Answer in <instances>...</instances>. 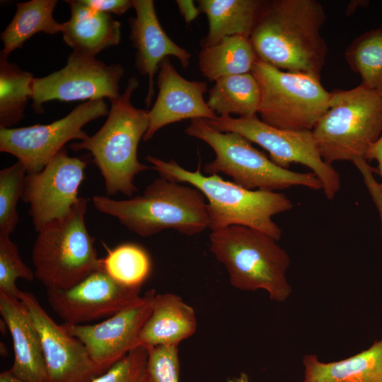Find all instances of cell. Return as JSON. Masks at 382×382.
<instances>
[{
  "instance_id": "obj_1",
  "label": "cell",
  "mask_w": 382,
  "mask_h": 382,
  "mask_svg": "<svg viewBox=\"0 0 382 382\" xmlns=\"http://www.w3.org/2000/svg\"><path fill=\"white\" fill-rule=\"evenodd\" d=\"M325 21L316 0L264 1L250 39L260 61L320 78L328 51L320 34Z\"/></svg>"
},
{
  "instance_id": "obj_2",
  "label": "cell",
  "mask_w": 382,
  "mask_h": 382,
  "mask_svg": "<svg viewBox=\"0 0 382 382\" xmlns=\"http://www.w3.org/2000/svg\"><path fill=\"white\" fill-rule=\"evenodd\" d=\"M146 160L160 177L187 183L203 194L208 201L209 228L212 231L238 225L261 231L277 241L280 239L282 231L272 216L293 208L291 200L286 195L248 190L224 180L219 175H205L199 166L195 171L186 170L174 159L164 161L149 155Z\"/></svg>"
},
{
  "instance_id": "obj_3",
  "label": "cell",
  "mask_w": 382,
  "mask_h": 382,
  "mask_svg": "<svg viewBox=\"0 0 382 382\" xmlns=\"http://www.w3.org/2000/svg\"><path fill=\"white\" fill-rule=\"evenodd\" d=\"M180 183L160 177L140 195L122 200L96 195L92 202L97 210L116 217L140 236L166 229L190 236L209 228L207 202L199 190Z\"/></svg>"
},
{
  "instance_id": "obj_4",
  "label": "cell",
  "mask_w": 382,
  "mask_h": 382,
  "mask_svg": "<svg viewBox=\"0 0 382 382\" xmlns=\"http://www.w3.org/2000/svg\"><path fill=\"white\" fill-rule=\"evenodd\" d=\"M138 86L137 78L131 77L123 93L110 101L107 120L100 129L68 146L73 151L87 150L91 154L104 179L108 197L118 192L132 197L137 191L135 176L150 168L137 157L139 141L149 127L147 111L131 103V96Z\"/></svg>"
},
{
  "instance_id": "obj_5",
  "label": "cell",
  "mask_w": 382,
  "mask_h": 382,
  "mask_svg": "<svg viewBox=\"0 0 382 382\" xmlns=\"http://www.w3.org/2000/svg\"><path fill=\"white\" fill-rule=\"evenodd\" d=\"M209 240V250L225 267L233 286L243 291L265 290L277 302L289 297L292 289L286 272L290 257L277 240L238 225L212 231Z\"/></svg>"
},
{
  "instance_id": "obj_6",
  "label": "cell",
  "mask_w": 382,
  "mask_h": 382,
  "mask_svg": "<svg viewBox=\"0 0 382 382\" xmlns=\"http://www.w3.org/2000/svg\"><path fill=\"white\" fill-rule=\"evenodd\" d=\"M312 132L325 163L365 159L382 135V96L361 83L331 93L329 107Z\"/></svg>"
},
{
  "instance_id": "obj_7",
  "label": "cell",
  "mask_w": 382,
  "mask_h": 382,
  "mask_svg": "<svg viewBox=\"0 0 382 382\" xmlns=\"http://www.w3.org/2000/svg\"><path fill=\"white\" fill-rule=\"evenodd\" d=\"M185 133L204 141L214 150L215 158L204 166L207 175L223 173L248 190L277 192L294 186L322 190L320 181L312 172L299 173L282 168L243 136L219 132L204 119L191 120Z\"/></svg>"
},
{
  "instance_id": "obj_8",
  "label": "cell",
  "mask_w": 382,
  "mask_h": 382,
  "mask_svg": "<svg viewBox=\"0 0 382 382\" xmlns=\"http://www.w3.org/2000/svg\"><path fill=\"white\" fill-rule=\"evenodd\" d=\"M88 199L79 201L67 216L45 226L35 241V277L47 289H66L102 267L95 238L86 226Z\"/></svg>"
},
{
  "instance_id": "obj_9",
  "label": "cell",
  "mask_w": 382,
  "mask_h": 382,
  "mask_svg": "<svg viewBox=\"0 0 382 382\" xmlns=\"http://www.w3.org/2000/svg\"><path fill=\"white\" fill-rule=\"evenodd\" d=\"M251 73L261 92L257 114L268 125L312 131L329 107L331 93L313 74L283 71L260 59Z\"/></svg>"
},
{
  "instance_id": "obj_10",
  "label": "cell",
  "mask_w": 382,
  "mask_h": 382,
  "mask_svg": "<svg viewBox=\"0 0 382 382\" xmlns=\"http://www.w3.org/2000/svg\"><path fill=\"white\" fill-rule=\"evenodd\" d=\"M205 120L219 132L237 133L251 143L258 144L269 153L270 159L282 168L289 169L291 163L308 167L320 181L328 199H333L339 192L340 174L332 165L323 161L312 131L275 128L263 122L257 115L217 116Z\"/></svg>"
},
{
  "instance_id": "obj_11",
  "label": "cell",
  "mask_w": 382,
  "mask_h": 382,
  "mask_svg": "<svg viewBox=\"0 0 382 382\" xmlns=\"http://www.w3.org/2000/svg\"><path fill=\"white\" fill-rule=\"evenodd\" d=\"M103 99L88 100L75 107L64 117L47 125L0 128V151L18 158L27 173L41 171L72 139H86L83 127L108 115Z\"/></svg>"
},
{
  "instance_id": "obj_12",
  "label": "cell",
  "mask_w": 382,
  "mask_h": 382,
  "mask_svg": "<svg viewBox=\"0 0 382 382\" xmlns=\"http://www.w3.org/2000/svg\"><path fill=\"white\" fill-rule=\"evenodd\" d=\"M124 74L120 64L108 65L96 57L72 52L62 69L33 79V107L40 113L43 104L51 100L88 101L105 98L114 100L120 96L119 83Z\"/></svg>"
},
{
  "instance_id": "obj_13",
  "label": "cell",
  "mask_w": 382,
  "mask_h": 382,
  "mask_svg": "<svg viewBox=\"0 0 382 382\" xmlns=\"http://www.w3.org/2000/svg\"><path fill=\"white\" fill-rule=\"evenodd\" d=\"M86 163L63 148L40 172L27 173L22 199L29 204L35 231L69 215L80 197Z\"/></svg>"
},
{
  "instance_id": "obj_14",
  "label": "cell",
  "mask_w": 382,
  "mask_h": 382,
  "mask_svg": "<svg viewBox=\"0 0 382 382\" xmlns=\"http://www.w3.org/2000/svg\"><path fill=\"white\" fill-rule=\"evenodd\" d=\"M155 295V290L150 289L98 323L62 325L84 345L91 359L104 372L129 352L140 347L139 333L151 313Z\"/></svg>"
},
{
  "instance_id": "obj_15",
  "label": "cell",
  "mask_w": 382,
  "mask_h": 382,
  "mask_svg": "<svg viewBox=\"0 0 382 382\" xmlns=\"http://www.w3.org/2000/svg\"><path fill=\"white\" fill-rule=\"evenodd\" d=\"M18 299L28 311L40 337L45 382H91L103 373L84 345L63 325L54 321L33 294L21 291Z\"/></svg>"
},
{
  "instance_id": "obj_16",
  "label": "cell",
  "mask_w": 382,
  "mask_h": 382,
  "mask_svg": "<svg viewBox=\"0 0 382 382\" xmlns=\"http://www.w3.org/2000/svg\"><path fill=\"white\" fill-rule=\"evenodd\" d=\"M141 288H129L111 278L103 266L66 289H47L52 310L71 324L109 318L137 300Z\"/></svg>"
},
{
  "instance_id": "obj_17",
  "label": "cell",
  "mask_w": 382,
  "mask_h": 382,
  "mask_svg": "<svg viewBox=\"0 0 382 382\" xmlns=\"http://www.w3.org/2000/svg\"><path fill=\"white\" fill-rule=\"evenodd\" d=\"M156 82L158 93L151 109L147 111L149 127L144 141L151 139L168 125L185 119L212 120L218 116L204 99L207 83L183 78L168 57L159 65Z\"/></svg>"
},
{
  "instance_id": "obj_18",
  "label": "cell",
  "mask_w": 382,
  "mask_h": 382,
  "mask_svg": "<svg viewBox=\"0 0 382 382\" xmlns=\"http://www.w3.org/2000/svg\"><path fill=\"white\" fill-rule=\"evenodd\" d=\"M136 16L129 19V39L136 49L135 66L147 76L149 87L145 98L149 107L154 96V76L161 62L169 56L178 59L184 68L190 64L191 54L178 45L161 27L152 0H133Z\"/></svg>"
},
{
  "instance_id": "obj_19",
  "label": "cell",
  "mask_w": 382,
  "mask_h": 382,
  "mask_svg": "<svg viewBox=\"0 0 382 382\" xmlns=\"http://www.w3.org/2000/svg\"><path fill=\"white\" fill-rule=\"evenodd\" d=\"M0 313L8 329L14 351L9 371L28 382H45L46 369L41 340L24 304L0 291Z\"/></svg>"
},
{
  "instance_id": "obj_20",
  "label": "cell",
  "mask_w": 382,
  "mask_h": 382,
  "mask_svg": "<svg viewBox=\"0 0 382 382\" xmlns=\"http://www.w3.org/2000/svg\"><path fill=\"white\" fill-rule=\"evenodd\" d=\"M71 16L63 23V40L79 54L96 57L102 50L120 42L121 25L112 16L86 5L82 0H68Z\"/></svg>"
},
{
  "instance_id": "obj_21",
  "label": "cell",
  "mask_w": 382,
  "mask_h": 382,
  "mask_svg": "<svg viewBox=\"0 0 382 382\" xmlns=\"http://www.w3.org/2000/svg\"><path fill=\"white\" fill-rule=\"evenodd\" d=\"M197 330L194 309L174 294H156L151 313L139 337V346H176Z\"/></svg>"
},
{
  "instance_id": "obj_22",
  "label": "cell",
  "mask_w": 382,
  "mask_h": 382,
  "mask_svg": "<svg viewBox=\"0 0 382 382\" xmlns=\"http://www.w3.org/2000/svg\"><path fill=\"white\" fill-rule=\"evenodd\" d=\"M303 382H382V338L347 359L323 362L317 356L303 357Z\"/></svg>"
},
{
  "instance_id": "obj_23",
  "label": "cell",
  "mask_w": 382,
  "mask_h": 382,
  "mask_svg": "<svg viewBox=\"0 0 382 382\" xmlns=\"http://www.w3.org/2000/svg\"><path fill=\"white\" fill-rule=\"evenodd\" d=\"M262 0H199L198 8L208 20V33L202 48L212 46L228 36L250 37L262 9Z\"/></svg>"
},
{
  "instance_id": "obj_24",
  "label": "cell",
  "mask_w": 382,
  "mask_h": 382,
  "mask_svg": "<svg viewBox=\"0 0 382 382\" xmlns=\"http://www.w3.org/2000/svg\"><path fill=\"white\" fill-rule=\"evenodd\" d=\"M57 0H31L18 3L11 23L1 33V54L8 57L38 33L54 35L62 33L63 23L55 21L53 13Z\"/></svg>"
},
{
  "instance_id": "obj_25",
  "label": "cell",
  "mask_w": 382,
  "mask_h": 382,
  "mask_svg": "<svg viewBox=\"0 0 382 382\" xmlns=\"http://www.w3.org/2000/svg\"><path fill=\"white\" fill-rule=\"evenodd\" d=\"M257 59L250 37L228 36L202 48L199 67L205 78L215 81L224 76L250 73Z\"/></svg>"
},
{
  "instance_id": "obj_26",
  "label": "cell",
  "mask_w": 382,
  "mask_h": 382,
  "mask_svg": "<svg viewBox=\"0 0 382 382\" xmlns=\"http://www.w3.org/2000/svg\"><path fill=\"white\" fill-rule=\"evenodd\" d=\"M261 98L258 82L252 73L221 77L209 90L207 104L219 116L237 114L240 117L257 115Z\"/></svg>"
},
{
  "instance_id": "obj_27",
  "label": "cell",
  "mask_w": 382,
  "mask_h": 382,
  "mask_svg": "<svg viewBox=\"0 0 382 382\" xmlns=\"http://www.w3.org/2000/svg\"><path fill=\"white\" fill-rule=\"evenodd\" d=\"M35 77L0 54V128H11L24 117Z\"/></svg>"
},
{
  "instance_id": "obj_28",
  "label": "cell",
  "mask_w": 382,
  "mask_h": 382,
  "mask_svg": "<svg viewBox=\"0 0 382 382\" xmlns=\"http://www.w3.org/2000/svg\"><path fill=\"white\" fill-rule=\"evenodd\" d=\"M350 67L361 79V84L382 96V29L364 32L345 52Z\"/></svg>"
},
{
  "instance_id": "obj_29",
  "label": "cell",
  "mask_w": 382,
  "mask_h": 382,
  "mask_svg": "<svg viewBox=\"0 0 382 382\" xmlns=\"http://www.w3.org/2000/svg\"><path fill=\"white\" fill-rule=\"evenodd\" d=\"M102 260L106 273L117 283L129 288H141L151 270L147 251L134 243H122L108 250Z\"/></svg>"
},
{
  "instance_id": "obj_30",
  "label": "cell",
  "mask_w": 382,
  "mask_h": 382,
  "mask_svg": "<svg viewBox=\"0 0 382 382\" xmlns=\"http://www.w3.org/2000/svg\"><path fill=\"white\" fill-rule=\"evenodd\" d=\"M26 175L19 161L0 171V234L10 236L19 221L16 207L23 194Z\"/></svg>"
},
{
  "instance_id": "obj_31",
  "label": "cell",
  "mask_w": 382,
  "mask_h": 382,
  "mask_svg": "<svg viewBox=\"0 0 382 382\" xmlns=\"http://www.w3.org/2000/svg\"><path fill=\"white\" fill-rule=\"evenodd\" d=\"M34 277V272L23 263L9 235L0 234V291L19 299L21 290L16 284V279L33 281Z\"/></svg>"
},
{
  "instance_id": "obj_32",
  "label": "cell",
  "mask_w": 382,
  "mask_h": 382,
  "mask_svg": "<svg viewBox=\"0 0 382 382\" xmlns=\"http://www.w3.org/2000/svg\"><path fill=\"white\" fill-rule=\"evenodd\" d=\"M148 355L147 348L138 347L91 382H144Z\"/></svg>"
},
{
  "instance_id": "obj_33",
  "label": "cell",
  "mask_w": 382,
  "mask_h": 382,
  "mask_svg": "<svg viewBox=\"0 0 382 382\" xmlns=\"http://www.w3.org/2000/svg\"><path fill=\"white\" fill-rule=\"evenodd\" d=\"M144 382H179L180 361L176 346L148 348Z\"/></svg>"
},
{
  "instance_id": "obj_34",
  "label": "cell",
  "mask_w": 382,
  "mask_h": 382,
  "mask_svg": "<svg viewBox=\"0 0 382 382\" xmlns=\"http://www.w3.org/2000/svg\"><path fill=\"white\" fill-rule=\"evenodd\" d=\"M353 163L361 173L364 185L378 210L382 236V191L379 183L375 179L373 174L376 170L372 168L367 161L364 158H359L354 161Z\"/></svg>"
},
{
  "instance_id": "obj_35",
  "label": "cell",
  "mask_w": 382,
  "mask_h": 382,
  "mask_svg": "<svg viewBox=\"0 0 382 382\" xmlns=\"http://www.w3.org/2000/svg\"><path fill=\"white\" fill-rule=\"evenodd\" d=\"M91 8L106 13L122 15L131 7H133V1L130 0H82Z\"/></svg>"
},
{
  "instance_id": "obj_36",
  "label": "cell",
  "mask_w": 382,
  "mask_h": 382,
  "mask_svg": "<svg viewBox=\"0 0 382 382\" xmlns=\"http://www.w3.org/2000/svg\"><path fill=\"white\" fill-rule=\"evenodd\" d=\"M176 4L187 24L193 21L200 13L198 6L192 0H177Z\"/></svg>"
},
{
  "instance_id": "obj_37",
  "label": "cell",
  "mask_w": 382,
  "mask_h": 382,
  "mask_svg": "<svg viewBox=\"0 0 382 382\" xmlns=\"http://www.w3.org/2000/svg\"><path fill=\"white\" fill-rule=\"evenodd\" d=\"M365 160H374L377 162V173L381 178L379 185L382 191V135L369 147L365 155Z\"/></svg>"
},
{
  "instance_id": "obj_38",
  "label": "cell",
  "mask_w": 382,
  "mask_h": 382,
  "mask_svg": "<svg viewBox=\"0 0 382 382\" xmlns=\"http://www.w3.org/2000/svg\"><path fill=\"white\" fill-rule=\"evenodd\" d=\"M0 382H28L15 376L9 370L0 374Z\"/></svg>"
},
{
  "instance_id": "obj_39",
  "label": "cell",
  "mask_w": 382,
  "mask_h": 382,
  "mask_svg": "<svg viewBox=\"0 0 382 382\" xmlns=\"http://www.w3.org/2000/svg\"><path fill=\"white\" fill-rule=\"evenodd\" d=\"M229 382H248L246 375L241 374L239 378L234 380H231Z\"/></svg>"
}]
</instances>
